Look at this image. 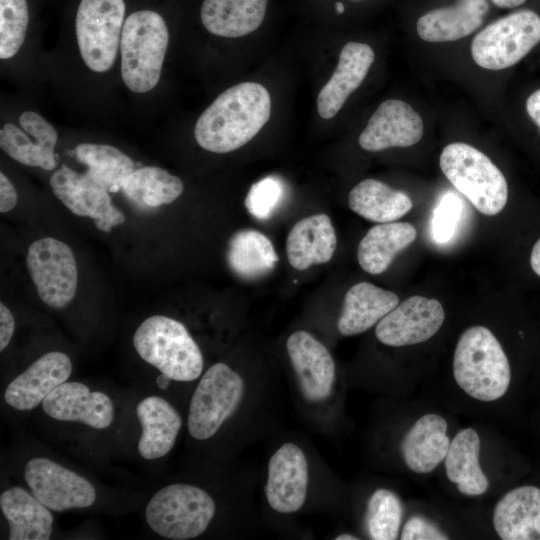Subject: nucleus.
Instances as JSON below:
<instances>
[{
    "mask_svg": "<svg viewBox=\"0 0 540 540\" xmlns=\"http://www.w3.org/2000/svg\"><path fill=\"white\" fill-rule=\"evenodd\" d=\"M446 419L436 413L420 416L404 434L400 452L407 468L428 474L444 462L451 440Z\"/></svg>",
    "mask_w": 540,
    "mask_h": 540,
    "instance_id": "aec40b11",
    "label": "nucleus"
},
{
    "mask_svg": "<svg viewBox=\"0 0 540 540\" xmlns=\"http://www.w3.org/2000/svg\"><path fill=\"white\" fill-rule=\"evenodd\" d=\"M169 43L164 18L152 10H138L124 21L121 41V76L135 93L152 90L159 82Z\"/></svg>",
    "mask_w": 540,
    "mask_h": 540,
    "instance_id": "7ed1b4c3",
    "label": "nucleus"
},
{
    "mask_svg": "<svg viewBox=\"0 0 540 540\" xmlns=\"http://www.w3.org/2000/svg\"><path fill=\"white\" fill-rule=\"evenodd\" d=\"M54 195L75 215L88 217L103 232L124 223L125 216L112 203L108 189L87 172L62 165L50 178Z\"/></svg>",
    "mask_w": 540,
    "mask_h": 540,
    "instance_id": "9b49d317",
    "label": "nucleus"
},
{
    "mask_svg": "<svg viewBox=\"0 0 540 540\" xmlns=\"http://www.w3.org/2000/svg\"><path fill=\"white\" fill-rule=\"evenodd\" d=\"M138 355L175 381L189 382L203 370L202 353L186 327L176 319L154 315L145 319L133 336Z\"/></svg>",
    "mask_w": 540,
    "mask_h": 540,
    "instance_id": "20e7f679",
    "label": "nucleus"
},
{
    "mask_svg": "<svg viewBox=\"0 0 540 540\" xmlns=\"http://www.w3.org/2000/svg\"><path fill=\"white\" fill-rule=\"evenodd\" d=\"M216 511L213 498L203 489L184 483L161 488L146 506L149 527L172 540H187L201 535Z\"/></svg>",
    "mask_w": 540,
    "mask_h": 540,
    "instance_id": "423d86ee",
    "label": "nucleus"
},
{
    "mask_svg": "<svg viewBox=\"0 0 540 540\" xmlns=\"http://www.w3.org/2000/svg\"><path fill=\"white\" fill-rule=\"evenodd\" d=\"M22 129L33 136L38 144L50 154H54V148L58 140L55 128L40 114L26 111L19 116Z\"/></svg>",
    "mask_w": 540,
    "mask_h": 540,
    "instance_id": "58836bf2",
    "label": "nucleus"
},
{
    "mask_svg": "<svg viewBox=\"0 0 540 540\" xmlns=\"http://www.w3.org/2000/svg\"><path fill=\"white\" fill-rule=\"evenodd\" d=\"M403 517V504L392 490L379 488L369 497L365 525L370 539L394 540L398 538Z\"/></svg>",
    "mask_w": 540,
    "mask_h": 540,
    "instance_id": "72a5a7b5",
    "label": "nucleus"
},
{
    "mask_svg": "<svg viewBox=\"0 0 540 540\" xmlns=\"http://www.w3.org/2000/svg\"><path fill=\"white\" fill-rule=\"evenodd\" d=\"M124 0H81L75 31L86 66L98 73L112 68L120 48L125 16Z\"/></svg>",
    "mask_w": 540,
    "mask_h": 540,
    "instance_id": "6e6552de",
    "label": "nucleus"
},
{
    "mask_svg": "<svg viewBox=\"0 0 540 540\" xmlns=\"http://www.w3.org/2000/svg\"><path fill=\"white\" fill-rule=\"evenodd\" d=\"M270 113L271 98L263 85L236 84L222 92L199 116L194 129L196 142L209 152H232L257 135Z\"/></svg>",
    "mask_w": 540,
    "mask_h": 540,
    "instance_id": "f257e3e1",
    "label": "nucleus"
},
{
    "mask_svg": "<svg viewBox=\"0 0 540 540\" xmlns=\"http://www.w3.org/2000/svg\"><path fill=\"white\" fill-rule=\"evenodd\" d=\"M399 304L398 296L368 282L353 285L346 293L337 328L344 336L363 333Z\"/></svg>",
    "mask_w": 540,
    "mask_h": 540,
    "instance_id": "393cba45",
    "label": "nucleus"
},
{
    "mask_svg": "<svg viewBox=\"0 0 540 540\" xmlns=\"http://www.w3.org/2000/svg\"><path fill=\"white\" fill-rule=\"evenodd\" d=\"M462 211L460 199L452 194H445L434 210L432 217V236L438 243L449 241L457 227Z\"/></svg>",
    "mask_w": 540,
    "mask_h": 540,
    "instance_id": "4c0bfd02",
    "label": "nucleus"
},
{
    "mask_svg": "<svg viewBox=\"0 0 540 540\" xmlns=\"http://www.w3.org/2000/svg\"><path fill=\"white\" fill-rule=\"evenodd\" d=\"M540 42V16L528 9L512 12L482 29L473 39L477 65L501 70L518 63Z\"/></svg>",
    "mask_w": 540,
    "mask_h": 540,
    "instance_id": "0eeeda50",
    "label": "nucleus"
},
{
    "mask_svg": "<svg viewBox=\"0 0 540 540\" xmlns=\"http://www.w3.org/2000/svg\"><path fill=\"white\" fill-rule=\"evenodd\" d=\"M24 476L32 494L52 511L85 508L96 500V490L87 479L48 458L30 459Z\"/></svg>",
    "mask_w": 540,
    "mask_h": 540,
    "instance_id": "f8f14e48",
    "label": "nucleus"
},
{
    "mask_svg": "<svg viewBox=\"0 0 540 540\" xmlns=\"http://www.w3.org/2000/svg\"><path fill=\"white\" fill-rule=\"evenodd\" d=\"M15 329L14 317L9 308L0 303V350L3 351L10 343Z\"/></svg>",
    "mask_w": 540,
    "mask_h": 540,
    "instance_id": "79ce46f5",
    "label": "nucleus"
},
{
    "mask_svg": "<svg viewBox=\"0 0 540 540\" xmlns=\"http://www.w3.org/2000/svg\"><path fill=\"white\" fill-rule=\"evenodd\" d=\"M493 527L503 540H540V488L522 485L495 504Z\"/></svg>",
    "mask_w": 540,
    "mask_h": 540,
    "instance_id": "412c9836",
    "label": "nucleus"
},
{
    "mask_svg": "<svg viewBox=\"0 0 540 540\" xmlns=\"http://www.w3.org/2000/svg\"><path fill=\"white\" fill-rule=\"evenodd\" d=\"M227 262L237 276L245 280H255L275 268L278 256L267 236L257 230L245 229L231 237Z\"/></svg>",
    "mask_w": 540,
    "mask_h": 540,
    "instance_id": "7c9ffc66",
    "label": "nucleus"
},
{
    "mask_svg": "<svg viewBox=\"0 0 540 540\" xmlns=\"http://www.w3.org/2000/svg\"><path fill=\"white\" fill-rule=\"evenodd\" d=\"M284 196L283 182L275 176H267L251 186L244 203L253 217L267 220L274 215Z\"/></svg>",
    "mask_w": 540,
    "mask_h": 540,
    "instance_id": "e433bc0d",
    "label": "nucleus"
},
{
    "mask_svg": "<svg viewBox=\"0 0 540 540\" xmlns=\"http://www.w3.org/2000/svg\"><path fill=\"white\" fill-rule=\"evenodd\" d=\"M335 539L336 540H358L359 538L352 534L345 533V534L338 535Z\"/></svg>",
    "mask_w": 540,
    "mask_h": 540,
    "instance_id": "49530a36",
    "label": "nucleus"
},
{
    "mask_svg": "<svg viewBox=\"0 0 540 540\" xmlns=\"http://www.w3.org/2000/svg\"><path fill=\"white\" fill-rule=\"evenodd\" d=\"M286 347L304 397L312 402L326 399L335 382V363L327 348L302 330L289 336Z\"/></svg>",
    "mask_w": 540,
    "mask_h": 540,
    "instance_id": "f3484780",
    "label": "nucleus"
},
{
    "mask_svg": "<svg viewBox=\"0 0 540 540\" xmlns=\"http://www.w3.org/2000/svg\"><path fill=\"white\" fill-rule=\"evenodd\" d=\"M335 9H336L338 14H342L344 12V10H345V7H344L343 3L337 2L335 4Z\"/></svg>",
    "mask_w": 540,
    "mask_h": 540,
    "instance_id": "de8ad7c7",
    "label": "nucleus"
},
{
    "mask_svg": "<svg viewBox=\"0 0 540 540\" xmlns=\"http://www.w3.org/2000/svg\"><path fill=\"white\" fill-rule=\"evenodd\" d=\"M242 377L225 363L212 365L202 376L191 398L188 431L197 440L216 434L239 406L244 395Z\"/></svg>",
    "mask_w": 540,
    "mask_h": 540,
    "instance_id": "1a4fd4ad",
    "label": "nucleus"
},
{
    "mask_svg": "<svg viewBox=\"0 0 540 540\" xmlns=\"http://www.w3.org/2000/svg\"><path fill=\"white\" fill-rule=\"evenodd\" d=\"M136 414L142 427L140 456L154 460L168 454L182 426L179 412L164 398L149 396L138 403Z\"/></svg>",
    "mask_w": 540,
    "mask_h": 540,
    "instance_id": "4be33fe9",
    "label": "nucleus"
},
{
    "mask_svg": "<svg viewBox=\"0 0 540 540\" xmlns=\"http://www.w3.org/2000/svg\"><path fill=\"white\" fill-rule=\"evenodd\" d=\"M448 535L433 522L422 516H412L400 533L402 540H446Z\"/></svg>",
    "mask_w": 540,
    "mask_h": 540,
    "instance_id": "ea45409f",
    "label": "nucleus"
},
{
    "mask_svg": "<svg viewBox=\"0 0 540 540\" xmlns=\"http://www.w3.org/2000/svg\"><path fill=\"white\" fill-rule=\"evenodd\" d=\"M415 227L406 222L381 223L371 227L358 245L357 258L370 274L384 272L394 257L416 240Z\"/></svg>",
    "mask_w": 540,
    "mask_h": 540,
    "instance_id": "c85d7f7f",
    "label": "nucleus"
},
{
    "mask_svg": "<svg viewBox=\"0 0 540 540\" xmlns=\"http://www.w3.org/2000/svg\"><path fill=\"white\" fill-rule=\"evenodd\" d=\"M526 111L540 130V89L534 91L526 100Z\"/></svg>",
    "mask_w": 540,
    "mask_h": 540,
    "instance_id": "37998d69",
    "label": "nucleus"
},
{
    "mask_svg": "<svg viewBox=\"0 0 540 540\" xmlns=\"http://www.w3.org/2000/svg\"><path fill=\"white\" fill-rule=\"evenodd\" d=\"M480 437L471 428H463L451 440L444 460L448 480L465 496H481L489 488V479L481 468Z\"/></svg>",
    "mask_w": 540,
    "mask_h": 540,
    "instance_id": "a878e982",
    "label": "nucleus"
},
{
    "mask_svg": "<svg viewBox=\"0 0 540 540\" xmlns=\"http://www.w3.org/2000/svg\"><path fill=\"white\" fill-rule=\"evenodd\" d=\"M530 265L532 270L540 277V238L534 244L531 255Z\"/></svg>",
    "mask_w": 540,
    "mask_h": 540,
    "instance_id": "c03bdc74",
    "label": "nucleus"
},
{
    "mask_svg": "<svg viewBox=\"0 0 540 540\" xmlns=\"http://www.w3.org/2000/svg\"><path fill=\"white\" fill-rule=\"evenodd\" d=\"M43 411L59 421L79 422L94 429L108 428L115 416L111 398L80 382H64L42 402Z\"/></svg>",
    "mask_w": 540,
    "mask_h": 540,
    "instance_id": "2eb2a0df",
    "label": "nucleus"
},
{
    "mask_svg": "<svg viewBox=\"0 0 540 540\" xmlns=\"http://www.w3.org/2000/svg\"><path fill=\"white\" fill-rule=\"evenodd\" d=\"M453 377L473 399L493 402L502 398L511 383L508 357L496 336L485 326L467 328L453 355Z\"/></svg>",
    "mask_w": 540,
    "mask_h": 540,
    "instance_id": "f03ea898",
    "label": "nucleus"
},
{
    "mask_svg": "<svg viewBox=\"0 0 540 540\" xmlns=\"http://www.w3.org/2000/svg\"><path fill=\"white\" fill-rule=\"evenodd\" d=\"M1 149L15 161L46 171L57 166L54 154H50L37 142L33 143L26 133L12 123H6L0 131Z\"/></svg>",
    "mask_w": 540,
    "mask_h": 540,
    "instance_id": "f704fd0d",
    "label": "nucleus"
},
{
    "mask_svg": "<svg viewBox=\"0 0 540 540\" xmlns=\"http://www.w3.org/2000/svg\"><path fill=\"white\" fill-rule=\"evenodd\" d=\"M18 195L15 187L8 177L0 173V213L11 211L17 204Z\"/></svg>",
    "mask_w": 540,
    "mask_h": 540,
    "instance_id": "a19ab883",
    "label": "nucleus"
},
{
    "mask_svg": "<svg viewBox=\"0 0 540 540\" xmlns=\"http://www.w3.org/2000/svg\"><path fill=\"white\" fill-rule=\"evenodd\" d=\"M336 245V233L330 217L326 214L308 216L299 220L288 234V261L293 268L305 270L314 264L328 262Z\"/></svg>",
    "mask_w": 540,
    "mask_h": 540,
    "instance_id": "b1692460",
    "label": "nucleus"
},
{
    "mask_svg": "<svg viewBox=\"0 0 540 540\" xmlns=\"http://www.w3.org/2000/svg\"><path fill=\"white\" fill-rule=\"evenodd\" d=\"M268 0H204L200 17L211 34L227 38L245 36L262 24Z\"/></svg>",
    "mask_w": 540,
    "mask_h": 540,
    "instance_id": "bb28decb",
    "label": "nucleus"
},
{
    "mask_svg": "<svg viewBox=\"0 0 540 540\" xmlns=\"http://www.w3.org/2000/svg\"><path fill=\"white\" fill-rule=\"evenodd\" d=\"M309 481L308 462L294 443L283 444L268 464L265 486L267 501L279 513L298 511L305 502Z\"/></svg>",
    "mask_w": 540,
    "mask_h": 540,
    "instance_id": "4468645a",
    "label": "nucleus"
},
{
    "mask_svg": "<svg viewBox=\"0 0 540 540\" xmlns=\"http://www.w3.org/2000/svg\"><path fill=\"white\" fill-rule=\"evenodd\" d=\"M0 507L9 524L10 540H48L53 516L33 494L12 487L0 496Z\"/></svg>",
    "mask_w": 540,
    "mask_h": 540,
    "instance_id": "cd10ccee",
    "label": "nucleus"
},
{
    "mask_svg": "<svg viewBox=\"0 0 540 540\" xmlns=\"http://www.w3.org/2000/svg\"><path fill=\"white\" fill-rule=\"evenodd\" d=\"M374 57V51L368 44H345L334 73L317 97V110L323 119H330L339 112L348 97L365 79Z\"/></svg>",
    "mask_w": 540,
    "mask_h": 540,
    "instance_id": "6ab92c4d",
    "label": "nucleus"
},
{
    "mask_svg": "<svg viewBox=\"0 0 540 540\" xmlns=\"http://www.w3.org/2000/svg\"><path fill=\"white\" fill-rule=\"evenodd\" d=\"M71 372L72 362L67 354L60 351L45 353L9 383L4 400L16 410H32L66 382Z\"/></svg>",
    "mask_w": 540,
    "mask_h": 540,
    "instance_id": "a211bd4d",
    "label": "nucleus"
},
{
    "mask_svg": "<svg viewBox=\"0 0 540 540\" xmlns=\"http://www.w3.org/2000/svg\"><path fill=\"white\" fill-rule=\"evenodd\" d=\"M183 188L180 178L156 166L135 169L121 186L125 196L141 209L171 204L182 194Z\"/></svg>",
    "mask_w": 540,
    "mask_h": 540,
    "instance_id": "2f4dec72",
    "label": "nucleus"
},
{
    "mask_svg": "<svg viewBox=\"0 0 540 540\" xmlns=\"http://www.w3.org/2000/svg\"><path fill=\"white\" fill-rule=\"evenodd\" d=\"M499 8H514L523 4L526 0H491Z\"/></svg>",
    "mask_w": 540,
    "mask_h": 540,
    "instance_id": "a18cd8bd",
    "label": "nucleus"
},
{
    "mask_svg": "<svg viewBox=\"0 0 540 540\" xmlns=\"http://www.w3.org/2000/svg\"><path fill=\"white\" fill-rule=\"evenodd\" d=\"M444 320L445 311L438 300L414 295L377 323L375 335L382 344L391 347L419 344L433 337Z\"/></svg>",
    "mask_w": 540,
    "mask_h": 540,
    "instance_id": "ddd939ff",
    "label": "nucleus"
},
{
    "mask_svg": "<svg viewBox=\"0 0 540 540\" xmlns=\"http://www.w3.org/2000/svg\"><path fill=\"white\" fill-rule=\"evenodd\" d=\"M26 266L44 304L62 309L73 300L78 270L69 245L53 237L38 239L27 250Z\"/></svg>",
    "mask_w": 540,
    "mask_h": 540,
    "instance_id": "9d476101",
    "label": "nucleus"
},
{
    "mask_svg": "<svg viewBox=\"0 0 540 540\" xmlns=\"http://www.w3.org/2000/svg\"><path fill=\"white\" fill-rule=\"evenodd\" d=\"M423 121L406 102L389 99L380 104L359 136V145L377 152L391 147H409L420 141Z\"/></svg>",
    "mask_w": 540,
    "mask_h": 540,
    "instance_id": "dca6fc26",
    "label": "nucleus"
},
{
    "mask_svg": "<svg viewBox=\"0 0 540 540\" xmlns=\"http://www.w3.org/2000/svg\"><path fill=\"white\" fill-rule=\"evenodd\" d=\"M29 23L26 0H0V58H12L21 48Z\"/></svg>",
    "mask_w": 540,
    "mask_h": 540,
    "instance_id": "c9c22d12",
    "label": "nucleus"
},
{
    "mask_svg": "<svg viewBox=\"0 0 540 540\" xmlns=\"http://www.w3.org/2000/svg\"><path fill=\"white\" fill-rule=\"evenodd\" d=\"M348 203L359 216L380 223L398 220L413 206L408 194L375 179L358 183L350 191Z\"/></svg>",
    "mask_w": 540,
    "mask_h": 540,
    "instance_id": "c756f323",
    "label": "nucleus"
},
{
    "mask_svg": "<svg viewBox=\"0 0 540 540\" xmlns=\"http://www.w3.org/2000/svg\"><path fill=\"white\" fill-rule=\"evenodd\" d=\"M488 9L486 0H458L452 6L422 15L416 23V30L419 37L427 42L456 41L479 28Z\"/></svg>",
    "mask_w": 540,
    "mask_h": 540,
    "instance_id": "5701e85b",
    "label": "nucleus"
},
{
    "mask_svg": "<svg viewBox=\"0 0 540 540\" xmlns=\"http://www.w3.org/2000/svg\"><path fill=\"white\" fill-rule=\"evenodd\" d=\"M440 168L451 184L481 213H500L508 200V185L499 168L475 147L455 142L440 155Z\"/></svg>",
    "mask_w": 540,
    "mask_h": 540,
    "instance_id": "39448f33",
    "label": "nucleus"
},
{
    "mask_svg": "<svg viewBox=\"0 0 540 540\" xmlns=\"http://www.w3.org/2000/svg\"><path fill=\"white\" fill-rule=\"evenodd\" d=\"M76 159L87 166V173L109 191L121 189L126 178L135 171L132 159L120 149L96 143H82L75 148Z\"/></svg>",
    "mask_w": 540,
    "mask_h": 540,
    "instance_id": "473e14b6",
    "label": "nucleus"
}]
</instances>
